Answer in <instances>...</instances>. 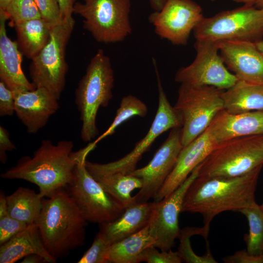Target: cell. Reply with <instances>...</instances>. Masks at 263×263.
<instances>
[{
  "label": "cell",
  "mask_w": 263,
  "mask_h": 263,
  "mask_svg": "<svg viewBox=\"0 0 263 263\" xmlns=\"http://www.w3.org/2000/svg\"><path fill=\"white\" fill-rule=\"evenodd\" d=\"M263 165L234 177H197L188 188L182 212L197 213L203 218L207 239L212 219L226 211L239 212L255 202V192Z\"/></svg>",
  "instance_id": "cell-1"
},
{
  "label": "cell",
  "mask_w": 263,
  "mask_h": 263,
  "mask_svg": "<svg viewBox=\"0 0 263 263\" xmlns=\"http://www.w3.org/2000/svg\"><path fill=\"white\" fill-rule=\"evenodd\" d=\"M73 148L71 140H62L54 144L49 139L43 140L32 157H22L0 177L34 184L43 198L50 197L56 190L66 187L74 178L77 151L73 152Z\"/></svg>",
  "instance_id": "cell-2"
},
{
  "label": "cell",
  "mask_w": 263,
  "mask_h": 263,
  "mask_svg": "<svg viewBox=\"0 0 263 263\" xmlns=\"http://www.w3.org/2000/svg\"><path fill=\"white\" fill-rule=\"evenodd\" d=\"M47 198L35 224L47 251L57 261L84 244L88 222L64 188Z\"/></svg>",
  "instance_id": "cell-3"
},
{
  "label": "cell",
  "mask_w": 263,
  "mask_h": 263,
  "mask_svg": "<svg viewBox=\"0 0 263 263\" xmlns=\"http://www.w3.org/2000/svg\"><path fill=\"white\" fill-rule=\"evenodd\" d=\"M114 73L110 58L99 49L91 59L75 92V102L82 121L81 137L89 142L98 134L96 116L113 96Z\"/></svg>",
  "instance_id": "cell-4"
},
{
  "label": "cell",
  "mask_w": 263,
  "mask_h": 263,
  "mask_svg": "<svg viewBox=\"0 0 263 263\" xmlns=\"http://www.w3.org/2000/svg\"><path fill=\"white\" fill-rule=\"evenodd\" d=\"M261 165L263 134L236 137L216 145L200 164L198 177H237Z\"/></svg>",
  "instance_id": "cell-5"
},
{
  "label": "cell",
  "mask_w": 263,
  "mask_h": 263,
  "mask_svg": "<svg viewBox=\"0 0 263 263\" xmlns=\"http://www.w3.org/2000/svg\"><path fill=\"white\" fill-rule=\"evenodd\" d=\"M94 149L90 143L77 151L74 178L66 188L86 221L100 224L115 220L125 208L111 196L87 170L86 158Z\"/></svg>",
  "instance_id": "cell-6"
},
{
  "label": "cell",
  "mask_w": 263,
  "mask_h": 263,
  "mask_svg": "<svg viewBox=\"0 0 263 263\" xmlns=\"http://www.w3.org/2000/svg\"><path fill=\"white\" fill-rule=\"evenodd\" d=\"M73 17L54 25L48 42L31 60L29 73L36 88H44L58 99L62 92L68 67L65 59L67 45L75 26Z\"/></svg>",
  "instance_id": "cell-7"
},
{
  "label": "cell",
  "mask_w": 263,
  "mask_h": 263,
  "mask_svg": "<svg viewBox=\"0 0 263 263\" xmlns=\"http://www.w3.org/2000/svg\"><path fill=\"white\" fill-rule=\"evenodd\" d=\"M225 90L212 86L181 84L174 107L182 121L183 147L201 134L217 113L224 109L222 94Z\"/></svg>",
  "instance_id": "cell-8"
},
{
  "label": "cell",
  "mask_w": 263,
  "mask_h": 263,
  "mask_svg": "<svg viewBox=\"0 0 263 263\" xmlns=\"http://www.w3.org/2000/svg\"><path fill=\"white\" fill-rule=\"evenodd\" d=\"M193 32L196 40L256 43L263 39V8L244 4L211 17H204Z\"/></svg>",
  "instance_id": "cell-9"
},
{
  "label": "cell",
  "mask_w": 263,
  "mask_h": 263,
  "mask_svg": "<svg viewBox=\"0 0 263 263\" xmlns=\"http://www.w3.org/2000/svg\"><path fill=\"white\" fill-rule=\"evenodd\" d=\"M131 0H83L76 2L74 13L83 19V26L97 42L123 41L132 33Z\"/></svg>",
  "instance_id": "cell-10"
},
{
  "label": "cell",
  "mask_w": 263,
  "mask_h": 263,
  "mask_svg": "<svg viewBox=\"0 0 263 263\" xmlns=\"http://www.w3.org/2000/svg\"><path fill=\"white\" fill-rule=\"evenodd\" d=\"M156 73L158 105L153 121L146 135L136 144L133 150L121 158L111 162L100 164L86 160V167L92 175L113 173L129 174L136 169L142 155L161 134L177 127H182L181 118L174 107L169 103L163 88L157 65H154Z\"/></svg>",
  "instance_id": "cell-11"
},
{
  "label": "cell",
  "mask_w": 263,
  "mask_h": 263,
  "mask_svg": "<svg viewBox=\"0 0 263 263\" xmlns=\"http://www.w3.org/2000/svg\"><path fill=\"white\" fill-rule=\"evenodd\" d=\"M220 41L196 40V56L189 65L180 68L175 81L192 86H212L226 90L238 80L225 66L218 54Z\"/></svg>",
  "instance_id": "cell-12"
},
{
  "label": "cell",
  "mask_w": 263,
  "mask_h": 263,
  "mask_svg": "<svg viewBox=\"0 0 263 263\" xmlns=\"http://www.w3.org/2000/svg\"><path fill=\"white\" fill-rule=\"evenodd\" d=\"M204 17L201 7L192 0H167L161 10L151 13L148 19L161 38L186 45L191 32Z\"/></svg>",
  "instance_id": "cell-13"
},
{
  "label": "cell",
  "mask_w": 263,
  "mask_h": 263,
  "mask_svg": "<svg viewBox=\"0 0 263 263\" xmlns=\"http://www.w3.org/2000/svg\"><path fill=\"white\" fill-rule=\"evenodd\" d=\"M183 147L181 127L172 129L149 163L129 174L140 178L142 183L133 196L135 203L147 202L155 197L174 168Z\"/></svg>",
  "instance_id": "cell-14"
},
{
  "label": "cell",
  "mask_w": 263,
  "mask_h": 263,
  "mask_svg": "<svg viewBox=\"0 0 263 263\" xmlns=\"http://www.w3.org/2000/svg\"><path fill=\"white\" fill-rule=\"evenodd\" d=\"M200 167V164L176 189L161 201L155 202L149 230L156 240L154 246L161 251L171 249L175 240L179 236L181 229L179 216L182 212L184 199L189 185L198 176Z\"/></svg>",
  "instance_id": "cell-15"
},
{
  "label": "cell",
  "mask_w": 263,
  "mask_h": 263,
  "mask_svg": "<svg viewBox=\"0 0 263 263\" xmlns=\"http://www.w3.org/2000/svg\"><path fill=\"white\" fill-rule=\"evenodd\" d=\"M219 44L225 66L239 80L263 85V55L255 43L222 41Z\"/></svg>",
  "instance_id": "cell-16"
},
{
  "label": "cell",
  "mask_w": 263,
  "mask_h": 263,
  "mask_svg": "<svg viewBox=\"0 0 263 263\" xmlns=\"http://www.w3.org/2000/svg\"><path fill=\"white\" fill-rule=\"evenodd\" d=\"M217 144L209 127L181 150L172 171L153 198L158 202L176 189Z\"/></svg>",
  "instance_id": "cell-17"
},
{
  "label": "cell",
  "mask_w": 263,
  "mask_h": 263,
  "mask_svg": "<svg viewBox=\"0 0 263 263\" xmlns=\"http://www.w3.org/2000/svg\"><path fill=\"white\" fill-rule=\"evenodd\" d=\"M14 94L15 113L29 133H36L45 126L59 107V99L44 88Z\"/></svg>",
  "instance_id": "cell-18"
},
{
  "label": "cell",
  "mask_w": 263,
  "mask_h": 263,
  "mask_svg": "<svg viewBox=\"0 0 263 263\" xmlns=\"http://www.w3.org/2000/svg\"><path fill=\"white\" fill-rule=\"evenodd\" d=\"M5 12L0 10V78L13 93L32 91L36 88L25 75L21 67L22 56L17 41L7 36Z\"/></svg>",
  "instance_id": "cell-19"
},
{
  "label": "cell",
  "mask_w": 263,
  "mask_h": 263,
  "mask_svg": "<svg viewBox=\"0 0 263 263\" xmlns=\"http://www.w3.org/2000/svg\"><path fill=\"white\" fill-rule=\"evenodd\" d=\"M156 203H134L115 220L99 225V233L111 245L142 230L152 219Z\"/></svg>",
  "instance_id": "cell-20"
},
{
  "label": "cell",
  "mask_w": 263,
  "mask_h": 263,
  "mask_svg": "<svg viewBox=\"0 0 263 263\" xmlns=\"http://www.w3.org/2000/svg\"><path fill=\"white\" fill-rule=\"evenodd\" d=\"M208 127L217 144L236 137L263 134V111L233 114L224 109Z\"/></svg>",
  "instance_id": "cell-21"
},
{
  "label": "cell",
  "mask_w": 263,
  "mask_h": 263,
  "mask_svg": "<svg viewBox=\"0 0 263 263\" xmlns=\"http://www.w3.org/2000/svg\"><path fill=\"white\" fill-rule=\"evenodd\" d=\"M31 254L42 256L48 263L56 262L47 251L36 224L29 225L20 232L0 245V263H14Z\"/></svg>",
  "instance_id": "cell-22"
},
{
  "label": "cell",
  "mask_w": 263,
  "mask_h": 263,
  "mask_svg": "<svg viewBox=\"0 0 263 263\" xmlns=\"http://www.w3.org/2000/svg\"><path fill=\"white\" fill-rule=\"evenodd\" d=\"M222 97L224 109L229 113L263 111V85L238 80L223 92Z\"/></svg>",
  "instance_id": "cell-23"
},
{
  "label": "cell",
  "mask_w": 263,
  "mask_h": 263,
  "mask_svg": "<svg viewBox=\"0 0 263 263\" xmlns=\"http://www.w3.org/2000/svg\"><path fill=\"white\" fill-rule=\"evenodd\" d=\"M155 239L150 232L149 224L142 230L111 245L105 253L108 263H138L148 247L154 246Z\"/></svg>",
  "instance_id": "cell-24"
},
{
  "label": "cell",
  "mask_w": 263,
  "mask_h": 263,
  "mask_svg": "<svg viewBox=\"0 0 263 263\" xmlns=\"http://www.w3.org/2000/svg\"><path fill=\"white\" fill-rule=\"evenodd\" d=\"M54 25L42 18L14 24L17 42L23 56L34 57L48 42Z\"/></svg>",
  "instance_id": "cell-25"
},
{
  "label": "cell",
  "mask_w": 263,
  "mask_h": 263,
  "mask_svg": "<svg viewBox=\"0 0 263 263\" xmlns=\"http://www.w3.org/2000/svg\"><path fill=\"white\" fill-rule=\"evenodd\" d=\"M43 198L34 190L19 187L6 196L8 212L20 222L28 225L35 224L42 209Z\"/></svg>",
  "instance_id": "cell-26"
},
{
  "label": "cell",
  "mask_w": 263,
  "mask_h": 263,
  "mask_svg": "<svg viewBox=\"0 0 263 263\" xmlns=\"http://www.w3.org/2000/svg\"><path fill=\"white\" fill-rule=\"evenodd\" d=\"M92 176L125 208L135 203L132 192L142 186L141 179L131 174L118 173Z\"/></svg>",
  "instance_id": "cell-27"
},
{
  "label": "cell",
  "mask_w": 263,
  "mask_h": 263,
  "mask_svg": "<svg viewBox=\"0 0 263 263\" xmlns=\"http://www.w3.org/2000/svg\"><path fill=\"white\" fill-rule=\"evenodd\" d=\"M248 223V233L244 235L246 250L250 254L263 255V210L256 202L241 209Z\"/></svg>",
  "instance_id": "cell-28"
},
{
  "label": "cell",
  "mask_w": 263,
  "mask_h": 263,
  "mask_svg": "<svg viewBox=\"0 0 263 263\" xmlns=\"http://www.w3.org/2000/svg\"><path fill=\"white\" fill-rule=\"evenodd\" d=\"M148 112L146 104L133 95L122 97L120 106L116 111L113 121L108 129L91 143L96 147L97 144L105 137L113 134L116 129L126 121L132 117H145Z\"/></svg>",
  "instance_id": "cell-29"
},
{
  "label": "cell",
  "mask_w": 263,
  "mask_h": 263,
  "mask_svg": "<svg viewBox=\"0 0 263 263\" xmlns=\"http://www.w3.org/2000/svg\"><path fill=\"white\" fill-rule=\"evenodd\" d=\"M195 235L204 237L203 227L187 226L181 229L178 237L180 244L177 251L182 261L187 263H217L210 252L208 244L207 252L203 256H200L195 253L190 244V238Z\"/></svg>",
  "instance_id": "cell-30"
},
{
  "label": "cell",
  "mask_w": 263,
  "mask_h": 263,
  "mask_svg": "<svg viewBox=\"0 0 263 263\" xmlns=\"http://www.w3.org/2000/svg\"><path fill=\"white\" fill-rule=\"evenodd\" d=\"M4 11L13 25L41 18L34 0H12Z\"/></svg>",
  "instance_id": "cell-31"
},
{
  "label": "cell",
  "mask_w": 263,
  "mask_h": 263,
  "mask_svg": "<svg viewBox=\"0 0 263 263\" xmlns=\"http://www.w3.org/2000/svg\"><path fill=\"white\" fill-rule=\"evenodd\" d=\"M110 245L98 232L91 247L84 253L78 263H108L105 253Z\"/></svg>",
  "instance_id": "cell-32"
},
{
  "label": "cell",
  "mask_w": 263,
  "mask_h": 263,
  "mask_svg": "<svg viewBox=\"0 0 263 263\" xmlns=\"http://www.w3.org/2000/svg\"><path fill=\"white\" fill-rule=\"evenodd\" d=\"M29 225L12 217L8 211L0 214V245L24 230Z\"/></svg>",
  "instance_id": "cell-33"
},
{
  "label": "cell",
  "mask_w": 263,
  "mask_h": 263,
  "mask_svg": "<svg viewBox=\"0 0 263 263\" xmlns=\"http://www.w3.org/2000/svg\"><path fill=\"white\" fill-rule=\"evenodd\" d=\"M157 248L151 246L147 248L143 252L141 262L148 263H180L182 262L177 251L171 249L168 251L159 252Z\"/></svg>",
  "instance_id": "cell-34"
},
{
  "label": "cell",
  "mask_w": 263,
  "mask_h": 263,
  "mask_svg": "<svg viewBox=\"0 0 263 263\" xmlns=\"http://www.w3.org/2000/svg\"><path fill=\"white\" fill-rule=\"evenodd\" d=\"M41 18L55 25L61 20L60 10L57 0H34Z\"/></svg>",
  "instance_id": "cell-35"
},
{
  "label": "cell",
  "mask_w": 263,
  "mask_h": 263,
  "mask_svg": "<svg viewBox=\"0 0 263 263\" xmlns=\"http://www.w3.org/2000/svg\"><path fill=\"white\" fill-rule=\"evenodd\" d=\"M15 97L13 92L0 81V116H11L15 113Z\"/></svg>",
  "instance_id": "cell-36"
},
{
  "label": "cell",
  "mask_w": 263,
  "mask_h": 263,
  "mask_svg": "<svg viewBox=\"0 0 263 263\" xmlns=\"http://www.w3.org/2000/svg\"><path fill=\"white\" fill-rule=\"evenodd\" d=\"M225 263H263V255H253L246 249L237 251L232 255L222 258Z\"/></svg>",
  "instance_id": "cell-37"
},
{
  "label": "cell",
  "mask_w": 263,
  "mask_h": 263,
  "mask_svg": "<svg viewBox=\"0 0 263 263\" xmlns=\"http://www.w3.org/2000/svg\"><path fill=\"white\" fill-rule=\"evenodd\" d=\"M16 147L10 139L9 134L6 129L0 126V160L5 164L7 160L6 152L16 149Z\"/></svg>",
  "instance_id": "cell-38"
},
{
  "label": "cell",
  "mask_w": 263,
  "mask_h": 263,
  "mask_svg": "<svg viewBox=\"0 0 263 263\" xmlns=\"http://www.w3.org/2000/svg\"><path fill=\"white\" fill-rule=\"evenodd\" d=\"M57 0L59 4L62 19L72 17L74 5L77 0Z\"/></svg>",
  "instance_id": "cell-39"
},
{
  "label": "cell",
  "mask_w": 263,
  "mask_h": 263,
  "mask_svg": "<svg viewBox=\"0 0 263 263\" xmlns=\"http://www.w3.org/2000/svg\"><path fill=\"white\" fill-rule=\"evenodd\" d=\"M22 263H47L46 260L38 254H31L23 258Z\"/></svg>",
  "instance_id": "cell-40"
},
{
  "label": "cell",
  "mask_w": 263,
  "mask_h": 263,
  "mask_svg": "<svg viewBox=\"0 0 263 263\" xmlns=\"http://www.w3.org/2000/svg\"><path fill=\"white\" fill-rule=\"evenodd\" d=\"M167 0H149L150 5L154 11H159L164 6Z\"/></svg>",
  "instance_id": "cell-41"
},
{
  "label": "cell",
  "mask_w": 263,
  "mask_h": 263,
  "mask_svg": "<svg viewBox=\"0 0 263 263\" xmlns=\"http://www.w3.org/2000/svg\"><path fill=\"white\" fill-rule=\"evenodd\" d=\"M232 1L237 3H243L244 4L249 5H254L257 0H230Z\"/></svg>",
  "instance_id": "cell-42"
},
{
  "label": "cell",
  "mask_w": 263,
  "mask_h": 263,
  "mask_svg": "<svg viewBox=\"0 0 263 263\" xmlns=\"http://www.w3.org/2000/svg\"><path fill=\"white\" fill-rule=\"evenodd\" d=\"M12 0H0V10L4 11Z\"/></svg>",
  "instance_id": "cell-43"
},
{
  "label": "cell",
  "mask_w": 263,
  "mask_h": 263,
  "mask_svg": "<svg viewBox=\"0 0 263 263\" xmlns=\"http://www.w3.org/2000/svg\"><path fill=\"white\" fill-rule=\"evenodd\" d=\"M257 49L263 55V39L255 43Z\"/></svg>",
  "instance_id": "cell-44"
},
{
  "label": "cell",
  "mask_w": 263,
  "mask_h": 263,
  "mask_svg": "<svg viewBox=\"0 0 263 263\" xmlns=\"http://www.w3.org/2000/svg\"><path fill=\"white\" fill-rule=\"evenodd\" d=\"M254 6L258 8H263V0H257Z\"/></svg>",
  "instance_id": "cell-45"
},
{
  "label": "cell",
  "mask_w": 263,
  "mask_h": 263,
  "mask_svg": "<svg viewBox=\"0 0 263 263\" xmlns=\"http://www.w3.org/2000/svg\"><path fill=\"white\" fill-rule=\"evenodd\" d=\"M261 207L262 208L263 210V204L261 205Z\"/></svg>",
  "instance_id": "cell-46"
},
{
  "label": "cell",
  "mask_w": 263,
  "mask_h": 263,
  "mask_svg": "<svg viewBox=\"0 0 263 263\" xmlns=\"http://www.w3.org/2000/svg\"><path fill=\"white\" fill-rule=\"evenodd\" d=\"M211 1H214L215 0H210Z\"/></svg>",
  "instance_id": "cell-47"
}]
</instances>
